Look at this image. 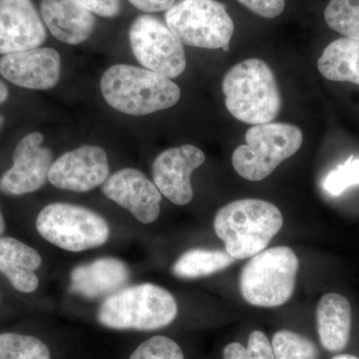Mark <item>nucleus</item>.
<instances>
[{
	"label": "nucleus",
	"instance_id": "19",
	"mask_svg": "<svg viewBox=\"0 0 359 359\" xmlns=\"http://www.w3.org/2000/svg\"><path fill=\"white\" fill-rule=\"evenodd\" d=\"M351 306L344 295L330 292L321 297L316 308V327L321 346L330 353L346 348L351 337Z\"/></svg>",
	"mask_w": 359,
	"mask_h": 359
},
{
	"label": "nucleus",
	"instance_id": "2",
	"mask_svg": "<svg viewBox=\"0 0 359 359\" xmlns=\"http://www.w3.org/2000/svg\"><path fill=\"white\" fill-rule=\"evenodd\" d=\"M222 89L226 109L245 124H266L282 109V96L273 69L268 63L250 58L226 72Z\"/></svg>",
	"mask_w": 359,
	"mask_h": 359
},
{
	"label": "nucleus",
	"instance_id": "1",
	"mask_svg": "<svg viewBox=\"0 0 359 359\" xmlns=\"http://www.w3.org/2000/svg\"><path fill=\"white\" fill-rule=\"evenodd\" d=\"M283 217L276 205L261 199L233 201L217 212L214 230L235 259L263 252L280 233Z\"/></svg>",
	"mask_w": 359,
	"mask_h": 359
},
{
	"label": "nucleus",
	"instance_id": "26",
	"mask_svg": "<svg viewBox=\"0 0 359 359\" xmlns=\"http://www.w3.org/2000/svg\"><path fill=\"white\" fill-rule=\"evenodd\" d=\"M129 359H185L181 347L173 339L157 335L135 349Z\"/></svg>",
	"mask_w": 359,
	"mask_h": 359
},
{
	"label": "nucleus",
	"instance_id": "33",
	"mask_svg": "<svg viewBox=\"0 0 359 359\" xmlns=\"http://www.w3.org/2000/svg\"><path fill=\"white\" fill-rule=\"evenodd\" d=\"M332 359H359L356 356L351 355V354H339V355L334 356Z\"/></svg>",
	"mask_w": 359,
	"mask_h": 359
},
{
	"label": "nucleus",
	"instance_id": "5",
	"mask_svg": "<svg viewBox=\"0 0 359 359\" xmlns=\"http://www.w3.org/2000/svg\"><path fill=\"white\" fill-rule=\"evenodd\" d=\"M299 268V259L290 248L264 250L250 257L241 271V294L250 306H283L294 294Z\"/></svg>",
	"mask_w": 359,
	"mask_h": 359
},
{
	"label": "nucleus",
	"instance_id": "11",
	"mask_svg": "<svg viewBox=\"0 0 359 359\" xmlns=\"http://www.w3.org/2000/svg\"><path fill=\"white\" fill-rule=\"evenodd\" d=\"M109 171L105 151L98 146L84 145L54 161L49 170L48 181L61 190L90 192L104 184Z\"/></svg>",
	"mask_w": 359,
	"mask_h": 359
},
{
	"label": "nucleus",
	"instance_id": "29",
	"mask_svg": "<svg viewBox=\"0 0 359 359\" xmlns=\"http://www.w3.org/2000/svg\"><path fill=\"white\" fill-rule=\"evenodd\" d=\"M90 13L101 18H113L121 13V0H74Z\"/></svg>",
	"mask_w": 359,
	"mask_h": 359
},
{
	"label": "nucleus",
	"instance_id": "20",
	"mask_svg": "<svg viewBox=\"0 0 359 359\" xmlns=\"http://www.w3.org/2000/svg\"><path fill=\"white\" fill-rule=\"evenodd\" d=\"M318 68L330 81L359 85V41L346 37L334 40L325 47Z\"/></svg>",
	"mask_w": 359,
	"mask_h": 359
},
{
	"label": "nucleus",
	"instance_id": "31",
	"mask_svg": "<svg viewBox=\"0 0 359 359\" xmlns=\"http://www.w3.org/2000/svg\"><path fill=\"white\" fill-rule=\"evenodd\" d=\"M9 92L6 85L0 80V104L6 102L8 98Z\"/></svg>",
	"mask_w": 359,
	"mask_h": 359
},
{
	"label": "nucleus",
	"instance_id": "10",
	"mask_svg": "<svg viewBox=\"0 0 359 359\" xmlns=\"http://www.w3.org/2000/svg\"><path fill=\"white\" fill-rule=\"evenodd\" d=\"M43 135L33 132L21 139L14 150L13 165L0 178V191L6 195L21 196L36 192L48 179L53 155L42 147Z\"/></svg>",
	"mask_w": 359,
	"mask_h": 359
},
{
	"label": "nucleus",
	"instance_id": "4",
	"mask_svg": "<svg viewBox=\"0 0 359 359\" xmlns=\"http://www.w3.org/2000/svg\"><path fill=\"white\" fill-rule=\"evenodd\" d=\"M178 304L168 290L153 283L124 287L106 297L98 311L101 325L112 330L151 332L171 325Z\"/></svg>",
	"mask_w": 359,
	"mask_h": 359
},
{
	"label": "nucleus",
	"instance_id": "13",
	"mask_svg": "<svg viewBox=\"0 0 359 359\" xmlns=\"http://www.w3.org/2000/svg\"><path fill=\"white\" fill-rule=\"evenodd\" d=\"M102 192L143 224L159 218L162 195L155 183L134 168H125L104 182Z\"/></svg>",
	"mask_w": 359,
	"mask_h": 359
},
{
	"label": "nucleus",
	"instance_id": "16",
	"mask_svg": "<svg viewBox=\"0 0 359 359\" xmlns=\"http://www.w3.org/2000/svg\"><path fill=\"white\" fill-rule=\"evenodd\" d=\"M129 278L128 266L121 259L100 257L73 269L70 290L88 299L108 297L124 289Z\"/></svg>",
	"mask_w": 359,
	"mask_h": 359
},
{
	"label": "nucleus",
	"instance_id": "28",
	"mask_svg": "<svg viewBox=\"0 0 359 359\" xmlns=\"http://www.w3.org/2000/svg\"><path fill=\"white\" fill-rule=\"evenodd\" d=\"M245 8L261 18H278L283 13L285 0H237Z\"/></svg>",
	"mask_w": 359,
	"mask_h": 359
},
{
	"label": "nucleus",
	"instance_id": "23",
	"mask_svg": "<svg viewBox=\"0 0 359 359\" xmlns=\"http://www.w3.org/2000/svg\"><path fill=\"white\" fill-rule=\"evenodd\" d=\"M325 20L334 32L359 41V0H330Z\"/></svg>",
	"mask_w": 359,
	"mask_h": 359
},
{
	"label": "nucleus",
	"instance_id": "8",
	"mask_svg": "<svg viewBox=\"0 0 359 359\" xmlns=\"http://www.w3.org/2000/svg\"><path fill=\"white\" fill-rule=\"evenodd\" d=\"M36 229L47 242L75 252L101 247L110 235L109 224L102 216L67 203L44 207L37 216Z\"/></svg>",
	"mask_w": 359,
	"mask_h": 359
},
{
	"label": "nucleus",
	"instance_id": "21",
	"mask_svg": "<svg viewBox=\"0 0 359 359\" xmlns=\"http://www.w3.org/2000/svg\"><path fill=\"white\" fill-rule=\"evenodd\" d=\"M235 262L226 250L193 249L175 262L172 271L177 278L195 280L219 273Z\"/></svg>",
	"mask_w": 359,
	"mask_h": 359
},
{
	"label": "nucleus",
	"instance_id": "22",
	"mask_svg": "<svg viewBox=\"0 0 359 359\" xmlns=\"http://www.w3.org/2000/svg\"><path fill=\"white\" fill-rule=\"evenodd\" d=\"M0 359H51L50 351L32 335L0 334Z\"/></svg>",
	"mask_w": 359,
	"mask_h": 359
},
{
	"label": "nucleus",
	"instance_id": "27",
	"mask_svg": "<svg viewBox=\"0 0 359 359\" xmlns=\"http://www.w3.org/2000/svg\"><path fill=\"white\" fill-rule=\"evenodd\" d=\"M356 185H359V158L354 156L330 172L323 184V189L332 196H339Z\"/></svg>",
	"mask_w": 359,
	"mask_h": 359
},
{
	"label": "nucleus",
	"instance_id": "34",
	"mask_svg": "<svg viewBox=\"0 0 359 359\" xmlns=\"http://www.w3.org/2000/svg\"><path fill=\"white\" fill-rule=\"evenodd\" d=\"M4 117L1 114H0V128H1L2 125H4Z\"/></svg>",
	"mask_w": 359,
	"mask_h": 359
},
{
	"label": "nucleus",
	"instance_id": "12",
	"mask_svg": "<svg viewBox=\"0 0 359 359\" xmlns=\"http://www.w3.org/2000/svg\"><path fill=\"white\" fill-rule=\"evenodd\" d=\"M205 161L204 152L191 144L168 149L153 163L155 185L173 204L188 205L194 197L191 176Z\"/></svg>",
	"mask_w": 359,
	"mask_h": 359
},
{
	"label": "nucleus",
	"instance_id": "32",
	"mask_svg": "<svg viewBox=\"0 0 359 359\" xmlns=\"http://www.w3.org/2000/svg\"><path fill=\"white\" fill-rule=\"evenodd\" d=\"M4 230H6V221H4V215L0 211V237L4 233Z\"/></svg>",
	"mask_w": 359,
	"mask_h": 359
},
{
	"label": "nucleus",
	"instance_id": "3",
	"mask_svg": "<svg viewBox=\"0 0 359 359\" xmlns=\"http://www.w3.org/2000/svg\"><path fill=\"white\" fill-rule=\"evenodd\" d=\"M100 87L111 107L132 116L168 109L181 98V89L170 78L127 65L108 68L101 78Z\"/></svg>",
	"mask_w": 359,
	"mask_h": 359
},
{
	"label": "nucleus",
	"instance_id": "25",
	"mask_svg": "<svg viewBox=\"0 0 359 359\" xmlns=\"http://www.w3.org/2000/svg\"><path fill=\"white\" fill-rule=\"evenodd\" d=\"M223 359H276L271 342L261 330L250 332L248 347L231 342L224 347Z\"/></svg>",
	"mask_w": 359,
	"mask_h": 359
},
{
	"label": "nucleus",
	"instance_id": "24",
	"mask_svg": "<svg viewBox=\"0 0 359 359\" xmlns=\"http://www.w3.org/2000/svg\"><path fill=\"white\" fill-rule=\"evenodd\" d=\"M271 346L276 359H320V351L313 341L290 330L276 332Z\"/></svg>",
	"mask_w": 359,
	"mask_h": 359
},
{
	"label": "nucleus",
	"instance_id": "18",
	"mask_svg": "<svg viewBox=\"0 0 359 359\" xmlns=\"http://www.w3.org/2000/svg\"><path fill=\"white\" fill-rule=\"evenodd\" d=\"M39 252L18 238H0V273L23 294H32L39 285L35 273L41 266Z\"/></svg>",
	"mask_w": 359,
	"mask_h": 359
},
{
	"label": "nucleus",
	"instance_id": "6",
	"mask_svg": "<svg viewBox=\"0 0 359 359\" xmlns=\"http://www.w3.org/2000/svg\"><path fill=\"white\" fill-rule=\"evenodd\" d=\"M304 134L295 125L266 123L254 125L245 133V144L231 156L233 169L248 181L259 182L301 149Z\"/></svg>",
	"mask_w": 359,
	"mask_h": 359
},
{
	"label": "nucleus",
	"instance_id": "17",
	"mask_svg": "<svg viewBox=\"0 0 359 359\" xmlns=\"http://www.w3.org/2000/svg\"><path fill=\"white\" fill-rule=\"evenodd\" d=\"M40 15L45 26L59 41L78 45L94 32V14L74 0H41Z\"/></svg>",
	"mask_w": 359,
	"mask_h": 359
},
{
	"label": "nucleus",
	"instance_id": "7",
	"mask_svg": "<svg viewBox=\"0 0 359 359\" xmlns=\"http://www.w3.org/2000/svg\"><path fill=\"white\" fill-rule=\"evenodd\" d=\"M165 21L182 43L230 50L235 25L226 6L217 0H180L168 9Z\"/></svg>",
	"mask_w": 359,
	"mask_h": 359
},
{
	"label": "nucleus",
	"instance_id": "15",
	"mask_svg": "<svg viewBox=\"0 0 359 359\" xmlns=\"http://www.w3.org/2000/svg\"><path fill=\"white\" fill-rule=\"evenodd\" d=\"M60 55L50 47H37L0 58V75L22 88H53L60 79Z\"/></svg>",
	"mask_w": 359,
	"mask_h": 359
},
{
	"label": "nucleus",
	"instance_id": "30",
	"mask_svg": "<svg viewBox=\"0 0 359 359\" xmlns=\"http://www.w3.org/2000/svg\"><path fill=\"white\" fill-rule=\"evenodd\" d=\"M139 11L146 13L167 11L174 6L176 0H128Z\"/></svg>",
	"mask_w": 359,
	"mask_h": 359
},
{
	"label": "nucleus",
	"instance_id": "9",
	"mask_svg": "<svg viewBox=\"0 0 359 359\" xmlns=\"http://www.w3.org/2000/svg\"><path fill=\"white\" fill-rule=\"evenodd\" d=\"M129 40L135 58L146 69L170 79L185 71L183 43L166 23L155 16H138L130 27Z\"/></svg>",
	"mask_w": 359,
	"mask_h": 359
},
{
	"label": "nucleus",
	"instance_id": "14",
	"mask_svg": "<svg viewBox=\"0 0 359 359\" xmlns=\"http://www.w3.org/2000/svg\"><path fill=\"white\" fill-rule=\"evenodd\" d=\"M46 28L32 0H0V54L37 48Z\"/></svg>",
	"mask_w": 359,
	"mask_h": 359
}]
</instances>
